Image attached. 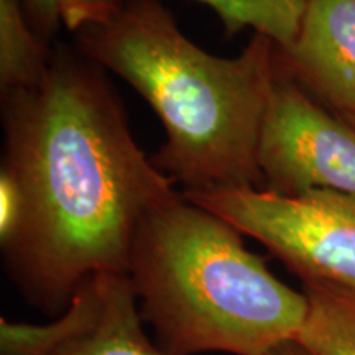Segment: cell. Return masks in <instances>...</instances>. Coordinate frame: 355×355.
I'll return each mask as SVG.
<instances>
[{
    "instance_id": "10",
    "label": "cell",
    "mask_w": 355,
    "mask_h": 355,
    "mask_svg": "<svg viewBox=\"0 0 355 355\" xmlns=\"http://www.w3.org/2000/svg\"><path fill=\"white\" fill-rule=\"evenodd\" d=\"M211 7L230 37L245 28L263 35L282 51L298 38L308 0H198Z\"/></svg>"
},
{
    "instance_id": "9",
    "label": "cell",
    "mask_w": 355,
    "mask_h": 355,
    "mask_svg": "<svg viewBox=\"0 0 355 355\" xmlns=\"http://www.w3.org/2000/svg\"><path fill=\"white\" fill-rule=\"evenodd\" d=\"M51 61L25 19L24 0H0V84L6 94L37 86Z\"/></svg>"
},
{
    "instance_id": "11",
    "label": "cell",
    "mask_w": 355,
    "mask_h": 355,
    "mask_svg": "<svg viewBox=\"0 0 355 355\" xmlns=\"http://www.w3.org/2000/svg\"><path fill=\"white\" fill-rule=\"evenodd\" d=\"M30 19L42 33L50 35L60 25L69 32L105 24L121 7L119 0H24Z\"/></svg>"
},
{
    "instance_id": "5",
    "label": "cell",
    "mask_w": 355,
    "mask_h": 355,
    "mask_svg": "<svg viewBox=\"0 0 355 355\" xmlns=\"http://www.w3.org/2000/svg\"><path fill=\"white\" fill-rule=\"evenodd\" d=\"M257 163L272 193L298 196L324 189L355 198V130L314 99L282 58L261 122Z\"/></svg>"
},
{
    "instance_id": "3",
    "label": "cell",
    "mask_w": 355,
    "mask_h": 355,
    "mask_svg": "<svg viewBox=\"0 0 355 355\" xmlns=\"http://www.w3.org/2000/svg\"><path fill=\"white\" fill-rule=\"evenodd\" d=\"M127 275L163 355H270L298 339L308 316L304 293L183 194L140 222Z\"/></svg>"
},
{
    "instance_id": "1",
    "label": "cell",
    "mask_w": 355,
    "mask_h": 355,
    "mask_svg": "<svg viewBox=\"0 0 355 355\" xmlns=\"http://www.w3.org/2000/svg\"><path fill=\"white\" fill-rule=\"evenodd\" d=\"M99 68L60 55L42 83L6 96L2 168L19 184L24 214L2 247L42 308L68 306L96 275L127 273L140 222L176 196Z\"/></svg>"
},
{
    "instance_id": "14",
    "label": "cell",
    "mask_w": 355,
    "mask_h": 355,
    "mask_svg": "<svg viewBox=\"0 0 355 355\" xmlns=\"http://www.w3.org/2000/svg\"><path fill=\"white\" fill-rule=\"evenodd\" d=\"M337 115H339V117L343 119V121L347 122L349 125L352 127L354 130H355V112H347V114H337Z\"/></svg>"
},
{
    "instance_id": "7",
    "label": "cell",
    "mask_w": 355,
    "mask_h": 355,
    "mask_svg": "<svg viewBox=\"0 0 355 355\" xmlns=\"http://www.w3.org/2000/svg\"><path fill=\"white\" fill-rule=\"evenodd\" d=\"M79 321L48 355H163L146 337L127 273H101L74 295Z\"/></svg>"
},
{
    "instance_id": "12",
    "label": "cell",
    "mask_w": 355,
    "mask_h": 355,
    "mask_svg": "<svg viewBox=\"0 0 355 355\" xmlns=\"http://www.w3.org/2000/svg\"><path fill=\"white\" fill-rule=\"evenodd\" d=\"M24 214V198L13 176L6 168L0 170V241H10Z\"/></svg>"
},
{
    "instance_id": "8",
    "label": "cell",
    "mask_w": 355,
    "mask_h": 355,
    "mask_svg": "<svg viewBox=\"0 0 355 355\" xmlns=\"http://www.w3.org/2000/svg\"><path fill=\"white\" fill-rule=\"evenodd\" d=\"M308 316L298 343L309 355H355V290L304 283Z\"/></svg>"
},
{
    "instance_id": "6",
    "label": "cell",
    "mask_w": 355,
    "mask_h": 355,
    "mask_svg": "<svg viewBox=\"0 0 355 355\" xmlns=\"http://www.w3.org/2000/svg\"><path fill=\"white\" fill-rule=\"evenodd\" d=\"M279 58L332 112H355V0H308L298 38Z\"/></svg>"
},
{
    "instance_id": "4",
    "label": "cell",
    "mask_w": 355,
    "mask_h": 355,
    "mask_svg": "<svg viewBox=\"0 0 355 355\" xmlns=\"http://www.w3.org/2000/svg\"><path fill=\"white\" fill-rule=\"evenodd\" d=\"M183 196L259 241L303 283L355 290V198L324 189L283 196L257 188L194 189Z\"/></svg>"
},
{
    "instance_id": "2",
    "label": "cell",
    "mask_w": 355,
    "mask_h": 355,
    "mask_svg": "<svg viewBox=\"0 0 355 355\" xmlns=\"http://www.w3.org/2000/svg\"><path fill=\"white\" fill-rule=\"evenodd\" d=\"M81 51L158 115L166 141L152 162L171 183L265 189L257 146L279 69L272 40L255 33L239 56H212L158 0H128L105 24L83 30Z\"/></svg>"
},
{
    "instance_id": "13",
    "label": "cell",
    "mask_w": 355,
    "mask_h": 355,
    "mask_svg": "<svg viewBox=\"0 0 355 355\" xmlns=\"http://www.w3.org/2000/svg\"><path fill=\"white\" fill-rule=\"evenodd\" d=\"M270 355H309L306 350L301 347V345L296 343V340H291V343L283 344L282 347H278L277 350H273Z\"/></svg>"
}]
</instances>
